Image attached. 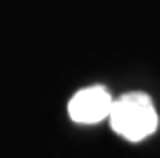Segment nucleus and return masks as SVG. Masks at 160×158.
Wrapping results in <instances>:
<instances>
[{"instance_id": "nucleus-1", "label": "nucleus", "mask_w": 160, "mask_h": 158, "mask_svg": "<svg viewBox=\"0 0 160 158\" xmlns=\"http://www.w3.org/2000/svg\"><path fill=\"white\" fill-rule=\"evenodd\" d=\"M109 122L114 133L126 141L139 143L158 128V114L152 99L143 91H128L112 101Z\"/></svg>"}, {"instance_id": "nucleus-2", "label": "nucleus", "mask_w": 160, "mask_h": 158, "mask_svg": "<svg viewBox=\"0 0 160 158\" xmlns=\"http://www.w3.org/2000/svg\"><path fill=\"white\" fill-rule=\"evenodd\" d=\"M112 95L103 86H90L76 91L69 101V116L76 124H97L109 118Z\"/></svg>"}]
</instances>
